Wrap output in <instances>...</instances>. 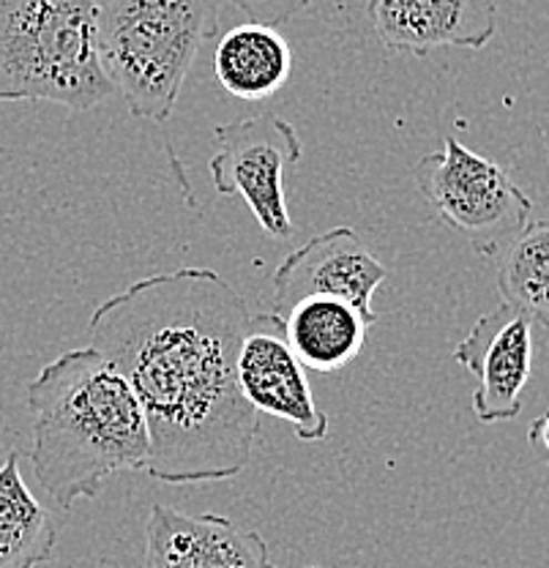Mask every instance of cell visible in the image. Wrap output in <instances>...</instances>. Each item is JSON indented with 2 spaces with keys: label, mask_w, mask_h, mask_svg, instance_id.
Here are the masks:
<instances>
[{
  "label": "cell",
  "mask_w": 549,
  "mask_h": 568,
  "mask_svg": "<svg viewBox=\"0 0 549 568\" xmlns=\"http://www.w3.org/2000/svg\"><path fill=\"white\" fill-rule=\"evenodd\" d=\"M282 334L301 361L312 372H339L358 358L366 345V334L377 317L364 315L353 304L331 295H309L293 304L279 317Z\"/></svg>",
  "instance_id": "cell-12"
},
{
  "label": "cell",
  "mask_w": 549,
  "mask_h": 568,
  "mask_svg": "<svg viewBox=\"0 0 549 568\" xmlns=\"http://www.w3.org/2000/svg\"><path fill=\"white\" fill-rule=\"evenodd\" d=\"M61 525L28 489L20 454L9 452L0 465V568H39L55 555Z\"/></svg>",
  "instance_id": "cell-14"
},
{
  "label": "cell",
  "mask_w": 549,
  "mask_h": 568,
  "mask_svg": "<svg viewBox=\"0 0 549 568\" xmlns=\"http://www.w3.org/2000/svg\"><path fill=\"white\" fill-rule=\"evenodd\" d=\"M227 3L235 6L255 26L276 28L279 22L293 20L312 0H227Z\"/></svg>",
  "instance_id": "cell-16"
},
{
  "label": "cell",
  "mask_w": 549,
  "mask_h": 568,
  "mask_svg": "<svg viewBox=\"0 0 549 568\" xmlns=\"http://www.w3.org/2000/svg\"><path fill=\"white\" fill-rule=\"evenodd\" d=\"M528 443L539 454V459L549 467V407L528 426Z\"/></svg>",
  "instance_id": "cell-17"
},
{
  "label": "cell",
  "mask_w": 549,
  "mask_h": 568,
  "mask_svg": "<svg viewBox=\"0 0 549 568\" xmlns=\"http://www.w3.org/2000/svg\"><path fill=\"white\" fill-rule=\"evenodd\" d=\"M96 26L99 0H0V102L85 112L110 99Z\"/></svg>",
  "instance_id": "cell-4"
},
{
  "label": "cell",
  "mask_w": 549,
  "mask_h": 568,
  "mask_svg": "<svg viewBox=\"0 0 549 568\" xmlns=\"http://www.w3.org/2000/svg\"><path fill=\"white\" fill-rule=\"evenodd\" d=\"M238 386L257 416H274L293 426L295 437L317 443L328 437V416L312 394L306 369L287 345L279 317H252L238 351Z\"/></svg>",
  "instance_id": "cell-7"
},
{
  "label": "cell",
  "mask_w": 549,
  "mask_h": 568,
  "mask_svg": "<svg viewBox=\"0 0 549 568\" xmlns=\"http://www.w3.org/2000/svg\"><path fill=\"white\" fill-rule=\"evenodd\" d=\"M413 181L438 222L462 235L481 257H500L530 222L533 200L509 170L448 134L413 168Z\"/></svg>",
  "instance_id": "cell-5"
},
{
  "label": "cell",
  "mask_w": 549,
  "mask_h": 568,
  "mask_svg": "<svg viewBox=\"0 0 549 568\" xmlns=\"http://www.w3.org/2000/svg\"><path fill=\"white\" fill-rule=\"evenodd\" d=\"M143 568H276L257 530L220 514L175 511L153 503L145 525Z\"/></svg>",
  "instance_id": "cell-10"
},
{
  "label": "cell",
  "mask_w": 549,
  "mask_h": 568,
  "mask_svg": "<svg viewBox=\"0 0 549 568\" xmlns=\"http://www.w3.org/2000/svg\"><path fill=\"white\" fill-rule=\"evenodd\" d=\"M386 280L388 268L364 246V241L350 227H334L309 239L276 265L271 276V315L282 317L293 304L309 295H331L347 301L364 315L377 317L372 298Z\"/></svg>",
  "instance_id": "cell-8"
},
{
  "label": "cell",
  "mask_w": 549,
  "mask_h": 568,
  "mask_svg": "<svg viewBox=\"0 0 549 568\" xmlns=\"http://www.w3.org/2000/svg\"><path fill=\"white\" fill-rule=\"evenodd\" d=\"M504 304L549 328V222H528L498 263Z\"/></svg>",
  "instance_id": "cell-15"
},
{
  "label": "cell",
  "mask_w": 549,
  "mask_h": 568,
  "mask_svg": "<svg viewBox=\"0 0 549 568\" xmlns=\"http://www.w3.org/2000/svg\"><path fill=\"white\" fill-rule=\"evenodd\" d=\"M298 159L301 140L293 123L263 112L216 126L209 170L216 192L244 200L265 235L287 241L295 224L287 211L285 175Z\"/></svg>",
  "instance_id": "cell-6"
},
{
  "label": "cell",
  "mask_w": 549,
  "mask_h": 568,
  "mask_svg": "<svg viewBox=\"0 0 549 568\" xmlns=\"http://www.w3.org/2000/svg\"><path fill=\"white\" fill-rule=\"evenodd\" d=\"M454 361L474 375V413L481 424L511 422L533 369V323L509 304L481 315L454 347Z\"/></svg>",
  "instance_id": "cell-9"
},
{
  "label": "cell",
  "mask_w": 549,
  "mask_h": 568,
  "mask_svg": "<svg viewBox=\"0 0 549 568\" xmlns=\"http://www.w3.org/2000/svg\"><path fill=\"white\" fill-rule=\"evenodd\" d=\"M309 568H323V566H309Z\"/></svg>",
  "instance_id": "cell-18"
},
{
  "label": "cell",
  "mask_w": 549,
  "mask_h": 568,
  "mask_svg": "<svg viewBox=\"0 0 549 568\" xmlns=\"http://www.w3.org/2000/svg\"><path fill=\"white\" fill-rule=\"evenodd\" d=\"M216 20V0H99V63L134 118L173 115Z\"/></svg>",
  "instance_id": "cell-3"
},
{
  "label": "cell",
  "mask_w": 549,
  "mask_h": 568,
  "mask_svg": "<svg viewBox=\"0 0 549 568\" xmlns=\"http://www.w3.org/2000/svg\"><path fill=\"white\" fill-rule=\"evenodd\" d=\"M293 71V50L276 28L244 26L230 28L216 41V82L241 102H265L287 85Z\"/></svg>",
  "instance_id": "cell-13"
},
{
  "label": "cell",
  "mask_w": 549,
  "mask_h": 568,
  "mask_svg": "<svg viewBox=\"0 0 549 568\" xmlns=\"http://www.w3.org/2000/svg\"><path fill=\"white\" fill-rule=\"evenodd\" d=\"M366 11L386 50L418 58L440 47L481 50L498 31V0H369Z\"/></svg>",
  "instance_id": "cell-11"
},
{
  "label": "cell",
  "mask_w": 549,
  "mask_h": 568,
  "mask_svg": "<svg viewBox=\"0 0 549 568\" xmlns=\"http://www.w3.org/2000/svg\"><path fill=\"white\" fill-rule=\"evenodd\" d=\"M33 476L63 511L96 500L118 473L145 470L148 424L138 396L110 358L93 347L58 355L28 383Z\"/></svg>",
  "instance_id": "cell-2"
},
{
  "label": "cell",
  "mask_w": 549,
  "mask_h": 568,
  "mask_svg": "<svg viewBox=\"0 0 549 568\" xmlns=\"http://www.w3.org/2000/svg\"><path fill=\"white\" fill-rule=\"evenodd\" d=\"M250 323L238 290L194 265L132 282L88 320L91 347L118 366L143 407L151 478L175 487L224 481L252 462L260 416L238 386Z\"/></svg>",
  "instance_id": "cell-1"
}]
</instances>
